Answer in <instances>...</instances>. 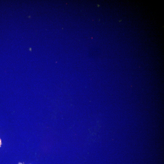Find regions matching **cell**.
<instances>
[{"label": "cell", "mask_w": 164, "mask_h": 164, "mask_svg": "<svg viewBox=\"0 0 164 164\" xmlns=\"http://www.w3.org/2000/svg\"><path fill=\"white\" fill-rule=\"evenodd\" d=\"M1 139H0V147L1 146Z\"/></svg>", "instance_id": "6da1fadb"}]
</instances>
